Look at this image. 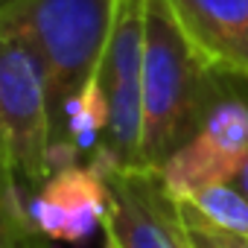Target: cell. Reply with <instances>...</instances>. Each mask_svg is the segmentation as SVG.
I'll list each match as a JSON object with an SVG mask.
<instances>
[{"label": "cell", "mask_w": 248, "mask_h": 248, "mask_svg": "<svg viewBox=\"0 0 248 248\" xmlns=\"http://www.w3.org/2000/svg\"><path fill=\"white\" fill-rule=\"evenodd\" d=\"M143 21L146 0H114L99 82L108 96V129L91 155L108 167H143Z\"/></svg>", "instance_id": "obj_4"}, {"label": "cell", "mask_w": 248, "mask_h": 248, "mask_svg": "<svg viewBox=\"0 0 248 248\" xmlns=\"http://www.w3.org/2000/svg\"><path fill=\"white\" fill-rule=\"evenodd\" d=\"M114 0H0V27L18 32L44 62L50 85V149L62 132L64 108L96 76Z\"/></svg>", "instance_id": "obj_2"}, {"label": "cell", "mask_w": 248, "mask_h": 248, "mask_svg": "<svg viewBox=\"0 0 248 248\" xmlns=\"http://www.w3.org/2000/svg\"><path fill=\"white\" fill-rule=\"evenodd\" d=\"M245 199H248V155L242 158V164H239V170H236V175H233V181H231Z\"/></svg>", "instance_id": "obj_12"}, {"label": "cell", "mask_w": 248, "mask_h": 248, "mask_svg": "<svg viewBox=\"0 0 248 248\" xmlns=\"http://www.w3.org/2000/svg\"><path fill=\"white\" fill-rule=\"evenodd\" d=\"M248 155V85L219 73L199 132L158 167L175 199H190L204 187L231 184Z\"/></svg>", "instance_id": "obj_5"}, {"label": "cell", "mask_w": 248, "mask_h": 248, "mask_svg": "<svg viewBox=\"0 0 248 248\" xmlns=\"http://www.w3.org/2000/svg\"><path fill=\"white\" fill-rule=\"evenodd\" d=\"M96 164L111 190V207L102 225L105 236L120 248H190L178 199L167 190L158 170Z\"/></svg>", "instance_id": "obj_6"}, {"label": "cell", "mask_w": 248, "mask_h": 248, "mask_svg": "<svg viewBox=\"0 0 248 248\" xmlns=\"http://www.w3.org/2000/svg\"><path fill=\"white\" fill-rule=\"evenodd\" d=\"M111 190L96 161L70 164L56 172L30 196V213L50 242L79 245L105 225Z\"/></svg>", "instance_id": "obj_7"}, {"label": "cell", "mask_w": 248, "mask_h": 248, "mask_svg": "<svg viewBox=\"0 0 248 248\" xmlns=\"http://www.w3.org/2000/svg\"><path fill=\"white\" fill-rule=\"evenodd\" d=\"M105 248H120V245H117V242H114L111 236H105Z\"/></svg>", "instance_id": "obj_13"}, {"label": "cell", "mask_w": 248, "mask_h": 248, "mask_svg": "<svg viewBox=\"0 0 248 248\" xmlns=\"http://www.w3.org/2000/svg\"><path fill=\"white\" fill-rule=\"evenodd\" d=\"M181 202H187L210 225H216L228 233L248 236V199L233 184H213V187H204L196 196L181 199Z\"/></svg>", "instance_id": "obj_10"}, {"label": "cell", "mask_w": 248, "mask_h": 248, "mask_svg": "<svg viewBox=\"0 0 248 248\" xmlns=\"http://www.w3.org/2000/svg\"><path fill=\"white\" fill-rule=\"evenodd\" d=\"M170 6L204 64L248 85V0H170Z\"/></svg>", "instance_id": "obj_8"}, {"label": "cell", "mask_w": 248, "mask_h": 248, "mask_svg": "<svg viewBox=\"0 0 248 248\" xmlns=\"http://www.w3.org/2000/svg\"><path fill=\"white\" fill-rule=\"evenodd\" d=\"M50 85L38 53L0 27V155L32 196L50 167Z\"/></svg>", "instance_id": "obj_3"}, {"label": "cell", "mask_w": 248, "mask_h": 248, "mask_svg": "<svg viewBox=\"0 0 248 248\" xmlns=\"http://www.w3.org/2000/svg\"><path fill=\"white\" fill-rule=\"evenodd\" d=\"M178 207H181V222H184V233H187L190 248H248V236L228 233V231L210 225L181 199H178Z\"/></svg>", "instance_id": "obj_11"}, {"label": "cell", "mask_w": 248, "mask_h": 248, "mask_svg": "<svg viewBox=\"0 0 248 248\" xmlns=\"http://www.w3.org/2000/svg\"><path fill=\"white\" fill-rule=\"evenodd\" d=\"M50 239L38 231L30 213V193L0 155V248H47Z\"/></svg>", "instance_id": "obj_9"}, {"label": "cell", "mask_w": 248, "mask_h": 248, "mask_svg": "<svg viewBox=\"0 0 248 248\" xmlns=\"http://www.w3.org/2000/svg\"><path fill=\"white\" fill-rule=\"evenodd\" d=\"M216 70L184 35L170 0H146L143 21V143L140 164L158 170L202 126Z\"/></svg>", "instance_id": "obj_1"}]
</instances>
